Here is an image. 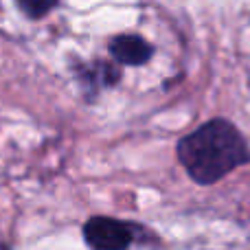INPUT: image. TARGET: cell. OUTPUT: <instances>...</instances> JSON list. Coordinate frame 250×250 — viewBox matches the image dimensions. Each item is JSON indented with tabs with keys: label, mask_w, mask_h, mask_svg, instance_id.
<instances>
[{
	"label": "cell",
	"mask_w": 250,
	"mask_h": 250,
	"mask_svg": "<svg viewBox=\"0 0 250 250\" xmlns=\"http://www.w3.org/2000/svg\"><path fill=\"white\" fill-rule=\"evenodd\" d=\"M134 226L112 217H90L83 224V239L95 250H123L136 242Z\"/></svg>",
	"instance_id": "7a4b0ae2"
},
{
	"label": "cell",
	"mask_w": 250,
	"mask_h": 250,
	"mask_svg": "<svg viewBox=\"0 0 250 250\" xmlns=\"http://www.w3.org/2000/svg\"><path fill=\"white\" fill-rule=\"evenodd\" d=\"M18 4L29 18L38 20V18H44L51 9L57 7V0H18Z\"/></svg>",
	"instance_id": "5b68a950"
},
{
	"label": "cell",
	"mask_w": 250,
	"mask_h": 250,
	"mask_svg": "<svg viewBox=\"0 0 250 250\" xmlns=\"http://www.w3.org/2000/svg\"><path fill=\"white\" fill-rule=\"evenodd\" d=\"M77 77L82 82L83 90L90 92V95H97L101 88L114 86L121 79V70L114 64H110V62H92V64L83 66L79 70Z\"/></svg>",
	"instance_id": "277c9868"
},
{
	"label": "cell",
	"mask_w": 250,
	"mask_h": 250,
	"mask_svg": "<svg viewBox=\"0 0 250 250\" xmlns=\"http://www.w3.org/2000/svg\"><path fill=\"white\" fill-rule=\"evenodd\" d=\"M176 154L185 171L198 185H215L237 167L250 163V149L237 125L211 119L178 141Z\"/></svg>",
	"instance_id": "6da1fadb"
},
{
	"label": "cell",
	"mask_w": 250,
	"mask_h": 250,
	"mask_svg": "<svg viewBox=\"0 0 250 250\" xmlns=\"http://www.w3.org/2000/svg\"><path fill=\"white\" fill-rule=\"evenodd\" d=\"M110 55L125 66H143L151 60L154 46L141 35H117L110 40Z\"/></svg>",
	"instance_id": "3957f363"
}]
</instances>
